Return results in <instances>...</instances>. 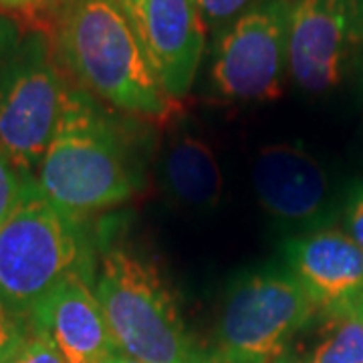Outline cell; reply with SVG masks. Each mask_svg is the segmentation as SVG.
I'll return each mask as SVG.
<instances>
[{"label": "cell", "instance_id": "cell-1", "mask_svg": "<svg viewBox=\"0 0 363 363\" xmlns=\"http://www.w3.org/2000/svg\"><path fill=\"white\" fill-rule=\"evenodd\" d=\"M33 21L77 87L130 116L162 121L174 113L138 26L116 0H51Z\"/></svg>", "mask_w": 363, "mask_h": 363}, {"label": "cell", "instance_id": "cell-2", "mask_svg": "<svg viewBox=\"0 0 363 363\" xmlns=\"http://www.w3.org/2000/svg\"><path fill=\"white\" fill-rule=\"evenodd\" d=\"M35 174L43 194L75 220L119 206L138 190V176L117 123L75 83Z\"/></svg>", "mask_w": 363, "mask_h": 363}, {"label": "cell", "instance_id": "cell-3", "mask_svg": "<svg viewBox=\"0 0 363 363\" xmlns=\"http://www.w3.org/2000/svg\"><path fill=\"white\" fill-rule=\"evenodd\" d=\"M69 89L47 30L0 13V150L25 176L39 168Z\"/></svg>", "mask_w": 363, "mask_h": 363}, {"label": "cell", "instance_id": "cell-4", "mask_svg": "<svg viewBox=\"0 0 363 363\" xmlns=\"http://www.w3.org/2000/svg\"><path fill=\"white\" fill-rule=\"evenodd\" d=\"M79 222L55 206L35 178H26L16 206L0 224V305L30 317L65 279L93 274Z\"/></svg>", "mask_w": 363, "mask_h": 363}, {"label": "cell", "instance_id": "cell-5", "mask_svg": "<svg viewBox=\"0 0 363 363\" xmlns=\"http://www.w3.org/2000/svg\"><path fill=\"white\" fill-rule=\"evenodd\" d=\"M95 295L121 353L143 363H214L196 343L154 264L125 248L105 250Z\"/></svg>", "mask_w": 363, "mask_h": 363}, {"label": "cell", "instance_id": "cell-6", "mask_svg": "<svg viewBox=\"0 0 363 363\" xmlns=\"http://www.w3.org/2000/svg\"><path fill=\"white\" fill-rule=\"evenodd\" d=\"M317 305L289 271H257L228 289L216 327L214 363H274L317 317Z\"/></svg>", "mask_w": 363, "mask_h": 363}, {"label": "cell", "instance_id": "cell-7", "mask_svg": "<svg viewBox=\"0 0 363 363\" xmlns=\"http://www.w3.org/2000/svg\"><path fill=\"white\" fill-rule=\"evenodd\" d=\"M286 67L313 95L363 87V0H289Z\"/></svg>", "mask_w": 363, "mask_h": 363}, {"label": "cell", "instance_id": "cell-8", "mask_svg": "<svg viewBox=\"0 0 363 363\" xmlns=\"http://www.w3.org/2000/svg\"><path fill=\"white\" fill-rule=\"evenodd\" d=\"M289 45V0H255L224 26L212 52V85L224 99L281 95Z\"/></svg>", "mask_w": 363, "mask_h": 363}, {"label": "cell", "instance_id": "cell-9", "mask_svg": "<svg viewBox=\"0 0 363 363\" xmlns=\"http://www.w3.org/2000/svg\"><path fill=\"white\" fill-rule=\"evenodd\" d=\"M252 188L267 214L285 224L313 230L331 210L327 172L295 143H271L260 150L252 160Z\"/></svg>", "mask_w": 363, "mask_h": 363}, {"label": "cell", "instance_id": "cell-10", "mask_svg": "<svg viewBox=\"0 0 363 363\" xmlns=\"http://www.w3.org/2000/svg\"><path fill=\"white\" fill-rule=\"evenodd\" d=\"M289 272L321 315L363 309V250L337 228H315L285 242Z\"/></svg>", "mask_w": 363, "mask_h": 363}, {"label": "cell", "instance_id": "cell-11", "mask_svg": "<svg viewBox=\"0 0 363 363\" xmlns=\"http://www.w3.org/2000/svg\"><path fill=\"white\" fill-rule=\"evenodd\" d=\"M131 18L169 99L186 97L206 45V25L194 0H143Z\"/></svg>", "mask_w": 363, "mask_h": 363}, {"label": "cell", "instance_id": "cell-12", "mask_svg": "<svg viewBox=\"0 0 363 363\" xmlns=\"http://www.w3.org/2000/svg\"><path fill=\"white\" fill-rule=\"evenodd\" d=\"M28 321L51 339L65 363H111L119 353L89 274H73L55 286Z\"/></svg>", "mask_w": 363, "mask_h": 363}, {"label": "cell", "instance_id": "cell-13", "mask_svg": "<svg viewBox=\"0 0 363 363\" xmlns=\"http://www.w3.org/2000/svg\"><path fill=\"white\" fill-rule=\"evenodd\" d=\"M162 178L169 196L192 210H212L222 198V172L200 135L178 133L164 154Z\"/></svg>", "mask_w": 363, "mask_h": 363}, {"label": "cell", "instance_id": "cell-14", "mask_svg": "<svg viewBox=\"0 0 363 363\" xmlns=\"http://www.w3.org/2000/svg\"><path fill=\"white\" fill-rule=\"evenodd\" d=\"M319 337L298 363H363V309L343 315H317Z\"/></svg>", "mask_w": 363, "mask_h": 363}, {"label": "cell", "instance_id": "cell-15", "mask_svg": "<svg viewBox=\"0 0 363 363\" xmlns=\"http://www.w3.org/2000/svg\"><path fill=\"white\" fill-rule=\"evenodd\" d=\"M30 335V321L0 305V363H13L14 355Z\"/></svg>", "mask_w": 363, "mask_h": 363}, {"label": "cell", "instance_id": "cell-16", "mask_svg": "<svg viewBox=\"0 0 363 363\" xmlns=\"http://www.w3.org/2000/svg\"><path fill=\"white\" fill-rule=\"evenodd\" d=\"M26 178L33 176H25L0 150V224L9 218V214L16 206L18 198L23 194Z\"/></svg>", "mask_w": 363, "mask_h": 363}, {"label": "cell", "instance_id": "cell-17", "mask_svg": "<svg viewBox=\"0 0 363 363\" xmlns=\"http://www.w3.org/2000/svg\"><path fill=\"white\" fill-rule=\"evenodd\" d=\"M194 2L206 28L210 26L214 30H222L236 16L245 13L255 0H194Z\"/></svg>", "mask_w": 363, "mask_h": 363}, {"label": "cell", "instance_id": "cell-18", "mask_svg": "<svg viewBox=\"0 0 363 363\" xmlns=\"http://www.w3.org/2000/svg\"><path fill=\"white\" fill-rule=\"evenodd\" d=\"M13 363H65V359L52 345L51 339L30 327V335L14 355Z\"/></svg>", "mask_w": 363, "mask_h": 363}, {"label": "cell", "instance_id": "cell-19", "mask_svg": "<svg viewBox=\"0 0 363 363\" xmlns=\"http://www.w3.org/2000/svg\"><path fill=\"white\" fill-rule=\"evenodd\" d=\"M345 233L355 240V245L363 250V184H357L347 196L343 210Z\"/></svg>", "mask_w": 363, "mask_h": 363}, {"label": "cell", "instance_id": "cell-20", "mask_svg": "<svg viewBox=\"0 0 363 363\" xmlns=\"http://www.w3.org/2000/svg\"><path fill=\"white\" fill-rule=\"evenodd\" d=\"M51 0H0V13L21 16V18H37Z\"/></svg>", "mask_w": 363, "mask_h": 363}, {"label": "cell", "instance_id": "cell-21", "mask_svg": "<svg viewBox=\"0 0 363 363\" xmlns=\"http://www.w3.org/2000/svg\"><path fill=\"white\" fill-rule=\"evenodd\" d=\"M116 2L119 4V6H123V9L128 11V14H130V16H133V14H135V11L140 9V4H142L143 0H116Z\"/></svg>", "mask_w": 363, "mask_h": 363}, {"label": "cell", "instance_id": "cell-22", "mask_svg": "<svg viewBox=\"0 0 363 363\" xmlns=\"http://www.w3.org/2000/svg\"><path fill=\"white\" fill-rule=\"evenodd\" d=\"M111 363H143V362H138V359H133V357H130V355H125V353H117L116 357L111 359Z\"/></svg>", "mask_w": 363, "mask_h": 363}]
</instances>
